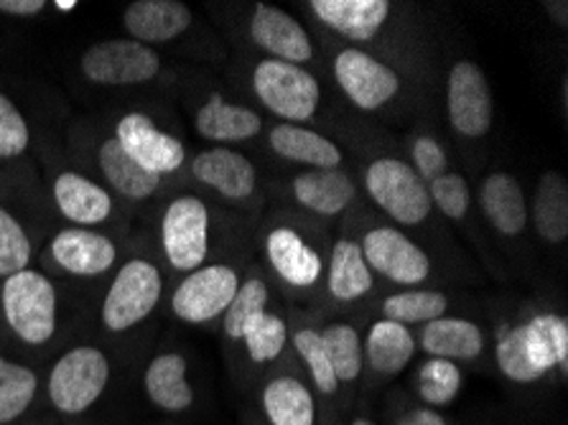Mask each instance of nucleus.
Segmentation results:
<instances>
[{
    "instance_id": "49530a36",
    "label": "nucleus",
    "mask_w": 568,
    "mask_h": 425,
    "mask_svg": "<svg viewBox=\"0 0 568 425\" xmlns=\"http://www.w3.org/2000/svg\"><path fill=\"white\" fill-rule=\"evenodd\" d=\"M74 6H77V3H64V0H59V3H57L59 11H72Z\"/></svg>"
},
{
    "instance_id": "bb28decb",
    "label": "nucleus",
    "mask_w": 568,
    "mask_h": 425,
    "mask_svg": "<svg viewBox=\"0 0 568 425\" xmlns=\"http://www.w3.org/2000/svg\"><path fill=\"white\" fill-rule=\"evenodd\" d=\"M294 194L306 210L332 216L339 214L355 199V184L344 171L314 169L298 173L294 179Z\"/></svg>"
},
{
    "instance_id": "a19ab883",
    "label": "nucleus",
    "mask_w": 568,
    "mask_h": 425,
    "mask_svg": "<svg viewBox=\"0 0 568 425\" xmlns=\"http://www.w3.org/2000/svg\"><path fill=\"white\" fill-rule=\"evenodd\" d=\"M428 196H432V202L449 216V220H462V216L469 212L471 192L469 184L459 176V173L449 171L436 176L432 181V189H428Z\"/></svg>"
},
{
    "instance_id": "6ab92c4d",
    "label": "nucleus",
    "mask_w": 568,
    "mask_h": 425,
    "mask_svg": "<svg viewBox=\"0 0 568 425\" xmlns=\"http://www.w3.org/2000/svg\"><path fill=\"white\" fill-rule=\"evenodd\" d=\"M265 253H268L273 271L294 289H308L322 277V257L294 230H273L265 240Z\"/></svg>"
},
{
    "instance_id": "c756f323",
    "label": "nucleus",
    "mask_w": 568,
    "mask_h": 425,
    "mask_svg": "<svg viewBox=\"0 0 568 425\" xmlns=\"http://www.w3.org/2000/svg\"><path fill=\"white\" fill-rule=\"evenodd\" d=\"M532 220H536L540 237L550 245H558L568 237V184L558 171H548L540 179Z\"/></svg>"
},
{
    "instance_id": "9d476101",
    "label": "nucleus",
    "mask_w": 568,
    "mask_h": 425,
    "mask_svg": "<svg viewBox=\"0 0 568 425\" xmlns=\"http://www.w3.org/2000/svg\"><path fill=\"white\" fill-rule=\"evenodd\" d=\"M115 141L123 145V151L143 166L145 171L163 176V173H174L184 166L186 151L182 141L161 130L149 115L143 112H128L120 118L115 128Z\"/></svg>"
},
{
    "instance_id": "aec40b11",
    "label": "nucleus",
    "mask_w": 568,
    "mask_h": 425,
    "mask_svg": "<svg viewBox=\"0 0 568 425\" xmlns=\"http://www.w3.org/2000/svg\"><path fill=\"white\" fill-rule=\"evenodd\" d=\"M143 389L149 401L166 413H182L194 403V389L186 380V360L176 352L151 360L143 375Z\"/></svg>"
},
{
    "instance_id": "f257e3e1",
    "label": "nucleus",
    "mask_w": 568,
    "mask_h": 425,
    "mask_svg": "<svg viewBox=\"0 0 568 425\" xmlns=\"http://www.w3.org/2000/svg\"><path fill=\"white\" fill-rule=\"evenodd\" d=\"M0 306L11 332L29 346H44L57 334L59 296L54 283L41 271L26 267L3 277Z\"/></svg>"
},
{
    "instance_id": "c03bdc74",
    "label": "nucleus",
    "mask_w": 568,
    "mask_h": 425,
    "mask_svg": "<svg viewBox=\"0 0 568 425\" xmlns=\"http://www.w3.org/2000/svg\"><path fill=\"white\" fill-rule=\"evenodd\" d=\"M395 425H446L444 415H438L434 407H418V411H410L403 415V418Z\"/></svg>"
},
{
    "instance_id": "412c9836",
    "label": "nucleus",
    "mask_w": 568,
    "mask_h": 425,
    "mask_svg": "<svg viewBox=\"0 0 568 425\" xmlns=\"http://www.w3.org/2000/svg\"><path fill=\"white\" fill-rule=\"evenodd\" d=\"M479 202L489 224H493L497 232L507 234V237H510V234H520L525 230V224H528L525 194L510 173H489V176L481 181Z\"/></svg>"
},
{
    "instance_id": "a878e982",
    "label": "nucleus",
    "mask_w": 568,
    "mask_h": 425,
    "mask_svg": "<svg viewBox=\"0 0 568 425\" xmlns=\"http://www.w3.org/2000/svg\"><path fill=\"white\" fill-rule=\"evenodd\" d=\"M363 354L377 375L393 377L400 375L416 357V340H413L408 326L383 318L369 328Z\"/></svg>"
},
{
    "instance_id": "e433bc0d",
    "label": "nucleus",
    "mask_w": 568,
    "mask_h": 425,
    "mask_svg": "<svg viewBox=\"0 0 568 425\" xmlns=\"http://www.w3.org/2000/svg\"><path fill=\"white\" fill-rule=\"evenodd\" d=\"M33 255L29 232L16 216L0 206V277L21 273L29 267Z\"/></svg>"
},
{
    "instance_id": "b1692460",
    "label": "nucleus",
    "mask_w": 568,
    "mask_h": 425,
    "mask_svg": "<svg viewBox=\"0 0 568 425\" xmlns=\"http://www.w3.org/2000/svg\"><path fill=\"white\" fill-rule=\"evenodd\" d=\"M263 130L261 115L253 110L232 105L220 94H212L196 112V133L214 143H237L255 138Z\"/></svg>"
},
{
    "instance_id": "de8ad7c7",
    "label": "nucleus",
    "mask_w": 568,
    "mask_h": 425,
    "mask_svg": "<svg viewBox=\"0 0 568 425\" xmlns=\"http://www.w3.org/2000/svg\"><path fill=\"white\" fill-rule=\"evenodd\" d=\"M352 425H377V423H373L369 418H357Z\"/></svg>"
},
{
    "instance_id": "2f4dec72",
    "label": "nucleus",
    "mask_w": 568,
    "mask_h": 425,
    "mask_svg": "<svg viewBox=\"0 0 568 425\" xmlns=\"http://www.w3.org/2000/svg\"><path fill=\"white\" fill-rule=\"evenodd\" d=\"M449 308V301H446L444 293L438 291H406L395 293V296L383 303V314L387 321H395V324H428V321H436L446 314Z\"/></svg>"
},
{
    "instance_id": "cd10ccee",
    "label": "nucleus",
    "mask_w": 568,
    "mask_h": 425,
    "mask_svg": "<svg viewBox=\"0 0 568 425\" xmlns=\"http://www.w3.org/2000/svg\"><path fill=\"white\" fill-rule=\"evenodd\" d=\"M263 411L273 425H314V395L296 377H275L263 387Z\"/></svg>"
},
{
    "instance_id": "20e7f679",
    "label": "nucleus",
    "mask_w": 568,
    "mask_h": 425,
    "mask_svg": "<svg viewBox=\"0 0 568 425\" xmlns=\"http://www.w3.org/2000/svg\"><path fill=\"white\" fill-rule=\"evenodd\" d=\"M365 189L381 210L395 222L416 227L432 212L426 181L406 161L377 159L365 169Z\"/></svg>"
},
{
    "instance_id": "473e14b6",
    "label": "nucleus",
    "mask_w": 568,
    "mask_h": 425,
    "mask_svg": "<svg viewBox=\"0 0 568 425\" xmlns=\"http://www.w3.org/2000/svg\"><path fill=\"white\" fill-rule=\"evenodd\" d=\"M322 340L326 344V352H329L334 375H337L339 383H355L365 364L363 342H359L357 328L349 324H332L322 332Z\"/></svg>"
},
{
    "instance_id": "ddd939ff",
    "label": "nucleus",
    "mask_w": 568,
    "mask_h": 425,
    "mask_svg": "<svg viewBox=\"0 0 568 425\" xmlns=\"http://www.w3.org/2000/svg\"><path fill=\"white\" fill-rule=\"evenodd\" d=\"M49 255L64 273L77 277H98L118 260V247L108 234L88 227H67L54 234Z\"/></svg>"
},
{
    "instance_id": "c9c22d12",
    "label": "nucleus",
    "mask_w": 568,
    "mask_h": 425,
    "mask_svg": "<svg viewBox=\"0 0 568 425\" xmlns=\"http://www.w3.org/2000/svg\"><path fill=\"white\" fill-rule=\"evenodd\" d=\"M462 389V370L456 362L449 360H434L428 362L418 372V393L428 405H449Z\"/></svg>"
},
{
    "instance_id": "ea45409f",
    "label": "nucleus",
    "mask_w": 568,
    "mask_h": 425,
    "mask_svg": "<svg viewBox=\"0 0 568 425\" xmlns=\"http://www.w3.org/2000/svg\"><path fill=\"white\" fill-rule=\"evenodd\" d=\"M31 143V130L21 110L8 94L0 92V161L19 159Z\"/></svg>"
},
{
    "instance_id": "7ed1b4c3",
    "label": "nucleus",
    "mask_w": 568,
    "mask_h": 425,
    "mask_svg": "<svg viewBox=\"0 0 568 425\" xmlns=\"http://www.w3.org/2000/svg\"><path fill=\"white\" fill-rule=\"evenodd\" d=\"M163 293V277L151 260L133 257L115 273L105 301H102V326L113 334L131 332L153 314Z\"/></svg>"
},
{
    "instance_id": "0eeeda50",
    "label": "nucleus",
    "mask_w": 568,
    "mask_h": 425,
    "mask_svg": "<svg viewBox=\"0 0 568 425\" xmlns=\"http://www.w3.org/2000/svg\"><path fill=\"white\" fill-rule=\"evenodd\" d=\"M161 245L174 271L202 267L210 247V212L200 196H176L161 220Z\"/></svg>"
},
{
    "instance_id": "6e6552de",
    "label": "nucleus",
    "mask_w": 568,
    "mask_h": 425,
    "mask_svg": "<svg viewBox=\"0 0 568 425\" xmlns=\"http://www.w3.org/2000/svg\"><path fill=\"white\" fill-rule=\"evenodd\" d=\"M240 289V277L227 265H206L189 273L171 296L176 318L186 324H206L225 314Z\"/></svg>"
},
{
    "instance_id": "f8f14e48",
    "label": "nucleus",
    "mask_w": 568,
    "mask_h": 425,
    "mask_svg": "<svg viewBox=\"0 0 568 425\" xmlns=\"http://www.w3.org/2000/svg\"><path fill=\"white\" fill-rule=\"evenodd\" d=\"M334 77L342 92L359 110H377L390 102L400 90L398 74L390 67L359 49H344L334 62Z\"/></svg>"
},
{
    "instance_id": "72a5a7b5",
    "label": "nucleus",
    "mask_w": 568,
    "mask_h": 425,
    "mask_svg": "<svg viewBox=\"0 0 568 425\" xmlns=\"http://www.w3.org/2000/svg\"><path fill=\"white\" fill-rule=\"evenodd\" d=\"M288 340V328L283 324V318L273 314H257L247 321L243 328V340L247 346V354H251L253 362L265 364L273 362L283 352Z\"/></svg>"
},
{
    "instance_id": "4be33fe9",
    "label": "nucleus",
    "mask_w": 568,
    "mask_h": 425,
    "mask_svg": "<svg viewBox=\"0 0 568 425\" xmlns=\"http://www.w3.org/2000/svg\"><path fill=\"white\" fill-rule=\"evenodd\" d=\"M420 346L434 360H477L485 350V334L467 318H436L428 321L420 332Z\"/></svg>"
},
{
    "instance_id": "a18cd8bd",
    "label": "nucleus",
    "mask_w": 568,
    "mask_h": 425,
    "mask_svg": "<svg viewBox=\"0 0 568 425\" xmlns=\"http://www.w3.org/2000/svg\"><path fill=\"white\" fill-rule=\"evenodd\" d=\"M544 8H546V13L550 16V19H554L558 26H561V29H566L568 26V3L566 0H550V3H544Z\"/></svg>"
},
{
    "instance_id": "f03ea898",
    "label": "nucleus",
    "mask_w": 568,
    "mask_h": 425,
    "mask_svg": "<svg viewBox=\"0 0 568 425\" xmlns=\"http://www.w3.org/2000/svg\"><path fill=\"white\" fill-rule=\"evenodd\" d=\"M110 360L98 346H74L54 362L47 380V395L62 415H82L105 395Z\"/></svg>"
},
{
    "instance_id": "39448f33",
    "label": "nucleus",
    "mask_w": 568,
    "mask_h": 425,
    "mask_svg": "<svg viewBox=\"0 0 568 425\" xmlns=\"http://www.w3.org/2000/svg\"><path fill=\"white\" fill-rule=\"evenodd\" d=\"M253 87L257 100L273 115L294 125L312 118L318 108V100H322V87H318L312 72H306L298 64L278 62V59H265L255 67Z\"/></svg>"
},
{
    "instance_id": "f3484780",
    "label": "nucleus",
    "mask_w": 568,
    "mask_h": 425,
    "mask_svg": "<svg viewBox=\"0 0 568 425\" xmlns=\"http://www.w3.org/2000/svg\"><path fill=\"white\" fill-rule=\"evenodd\" d=\"M196 181L212 186L227 199H247L255 189V166L243 153L230 149H210L192 161Z\"/></svg>"
},
{
    "instance_id": "f704fd0d",
    "label": "nucleus",
    "mask_w": 568,
    "mask_h": 425,
    "mask_svg": "<svg viewBox=\"0 0 568 425\" xmlns=\"http://www.w3.org/2000/svg\"><path fill=\"white\" fill-rule=\"evenodd\" d=\"M497 364H500L503 375L518 385L538 383V380L544 377L530 360L523 326L507 328L500 340H497Z\"/></svg>"
},
{
    "instance_id": "2eb2a0df",
    "label": "nucleus",
    "mask_w": 568,
    "mask_h": 425,
    "mask_svg": "<svg viewBox=\"0 0 568 425\" xmlns=\"http://www.w3.org/2000/svg\"><path fill=\"white\" fill-rule=\"evenodd\" d=\"M123 26L128 39L138 43H166L192 26V8L179 0H135L125 8Z\"/></svg>"
},
{
    "instance_id": "393cba45",
    "label": "nucleus",
    "mask_w": 568,
    "mask_h": 425,
    "mask_svg": "<svg viewBox=\"0 0 568 425\" xmlns=\"http://www.w3.org/2000/svg\"><path fill=\"white\" fill-rule=\"evenodd\" d=\"M271 149L281 159L304 163L312 169H339L342 151L329 138L294 123H281L271 130Z\"/></svg>"
},
{
    "instance_id": "1a4fd4ad",
    "label": "nucleus",
    "mask_w": 568,
    "mask_h": 425,
    "mask_svg": "<svg viewBox=\"0 0 568 425\" xmlns=\"http://www.w3.org/2000/svg\"><path fill=\"white\" fill-rule=\"evenodd\" d=\"M446 108L452 125L467 138H481L493 128V92L475 62L452 67L446 80Z\"/></svg>"
},
{
    "instance_id": "7c9ffc66",
    "label": "nucleus",
    "mask_w": 568,
    "mask_h": 425,
    "mask_svg": "<svg viewBox=\"0 0 568 425\" xmlns=\"http://www.w3.org/2000/svg\"><path fill=\"white\" fill-rule=\"evenodd\" d=\"M39 393V375L0 354V425L23 418Z\"/></svg>"
},
{
    "instance_id": "79ce46f5",
    "label": "nucleus",
    "mask_w": 568,
    "mask_h": 425,
    "mask_svg": "<svg viewBox=\"0 0 568 425\" xmlns=\"http://www.w3.org/2000/svg\"><path fill=\"white\" fill-rule=\"evenodd\" d=\"M413 163H416L413 171L424 181H434L436 176L446 173V153L434 138H416V143H413Z\"/></svg>"
},
{
    "instance_id": "c85d7f7f",
    "label": "nucleus",
    "mask_w": 568,
    "mask_h": 425,
    "mask_svg": "<svg viewBox=\"0 0 568 425\" xmlns=\"http://www.w3.org/2000/svg\"><path fill=\"white\" fill-rule=\"evenodd\" d=\"M329 291L337 301H357L373 291V273L365 263L363 247L355 240H339L334 245L329 265Z\"/></svg>"
},
{
    "instance_id": "4468645a",
    "label": "nucleus",
    "mask_w": 568,
    "mask_h": 425,
    "mask_svg": "<svg viewBox=\"0 0 568 425\" xmlns=\"http://www.w3.org/2000/svg\"><path fill=\"white\" fill-rule=\"evenodd\" d=\"M251 37L263 51H268L273 59L288 64L308 62L314 57L312 39L304 26L294 16L275 6H255L251 19Z\"/></svg>"
},
{
    "instance_id": "4c0bfd02",
    "label": "nucleus",
    "mask_w": 568,
    "mask_h": 425,
    "mask_svg": "<svg viewBox=\"0 0 568 425\" xmlns=\"http://www.w3.org/2000/svg\"><path fill=\"white\" fill-rule=\"evenodd\" d=\"M294 346L298 352V357L304 360V364L312 372L314 385L322 389L324 395H334L339 387V380L334 375L329 352H326V344L322 340V334L312 332V328H301V332L294 336Z\"/></svg>"
},
{
    "instance_id": "dca6fc26",
    "label": "nucleus",
    "mask_w": 568,
    "mask_h": 425,
    "mask_svg": "<svg viewBox=\"0 0 568 425\" xmlns=\"http://www.w3.org/2000/svg\"><path fill=\"white\" fill-rule=\"evenodd\" d=\"M51 194H54L57 210L74 227L92 230L94 224H102L113 212V196H110V192H105V186L94 184L92 179L82 176V173H59Z\"/></svg>"
},
{
    "instance_id": "9b49d317",
    "label": "nucleus",
    "mask_w": 568,
    "mask_h": 425,
    "mask_svg": "<svg viewBox=\"0 0 568 425\" xmlns=\"http://www.w3.org/2000/svg\"><path fill=\"white\" fill-rule=\"evenodd\" d=\"M359 247H363L365 263L393 283L416 285L424 283L432 273V260L424 250L393 227H377L367 232Z\"/></svg>"
},
{
    "instance_id": "423d86ee",
    "label": "nucleus",
    "mask_w": 568,
    "mask_h": 425,
    "mask_svg": "<svg viewBox=\"0 0 568 425\" xmlns=\"http://www.w3.org/2000/svg\"><path fill=\"white\" fill-rule=\"evenodd\" d=\"M80 69L92 84L131 87L151 82L161 72V57L133 39H108L84 49Z\"/></svg>"
},
{
    "instance_id": "37998d69",
    "label": "nucleus",
    "mask_w": 568,
    "mask_h": 425,
    "mask_svg": "<svg viewBox=\"0 0 568 425\" xmlns=\"http://www.w3.org/2000/svg\"><path fill=\"white\" fill-rule=\"evenodd\" d=\"M44 0H0V13L13 16V19H31V16L44 13Z\"/></svg>"
},
{
    "instance_id": "5701e85b",
    "label": "nucleus",
    "mask_w": 568,
    "mask_h": 425,
    "mask_svg": "<svg viewBox=\"0 0 568 425\" xmlns=\"http://www.w3.org/2000/svg\"><path fill=\"white\" fill-rule=\"evenodd\" d=\"M98 166L108 184L113 186V192L133 199V202H143V199L153 196L161 184V176L138 166L131 155L123 151V145L115 141V135L100 143Z\"/></svg>"
},
{
    "instance_id": "a211bd4d",
    "label": "nucleus",
    "mask_w": 568,
    "mask_h": 425,
    "mask_svg": "<svg viewBox=\"0 0 568 425\" xmlns=\"http://www.w3.org/2000/svg\"><path fill=\"white\" fill-rule=\"evenodd\" d=\"M308 8L326 26L352 41L375 39L390 16L387 0H312Z\"/></svg>"
},
{
    "instance_id": "58836bf2",
    "label": "nucleus",
    "mask_w": 568,
    "mask_h": 425,
    "mask_svg": "<svg viewBox=\"0 0 568 425\" xmlns=\"http://www.w3.org/2000/svg\"><path fill=\"white\" fill-rule=\"evenodd\" d=\"M265 303H268V285H265L261 277H251V281L240 285L235 298H232L225 311V334L230 340H243L245 324L253 316L263 314Z\"/></svg>"
}]
</instances>
